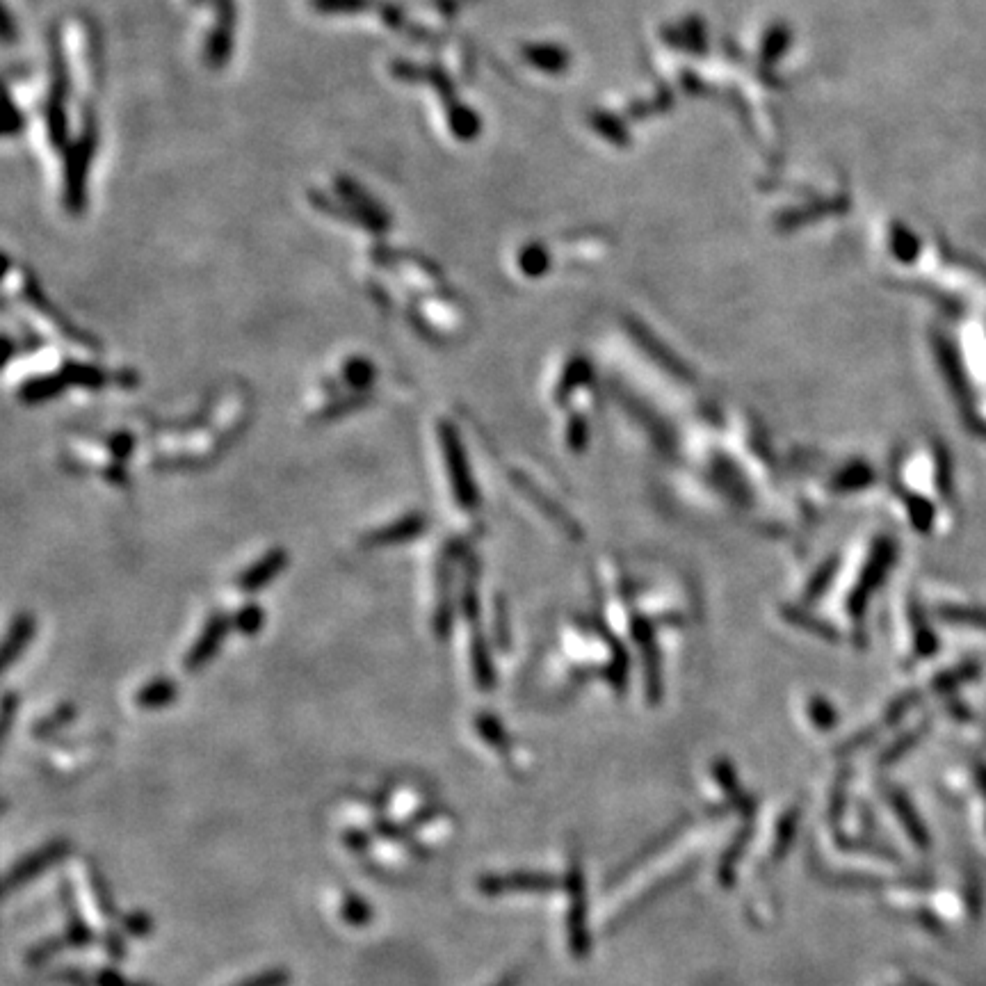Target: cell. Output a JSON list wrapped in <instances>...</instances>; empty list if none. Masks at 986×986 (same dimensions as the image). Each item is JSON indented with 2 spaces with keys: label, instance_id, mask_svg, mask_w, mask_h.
Masks as SVG:
<instances>
[{
  "label": "cell",
  "instance_id": "6da1fadb",
  "mask_svg": "<svg viewBox=\"0 0 986 986\" xmlns=\"http://www.w3.org/2000/svg\"><path fill=\"white\" fill-rule=\"evenodd\" d=\"M67 854V845L64 843H51L42 847V850L30 854L21 863L10 870V875L5 879V893H12L14 888H19L23 884H28L30 879H35L39 872H44L46 868H51L53 863H58L62 856Z\"/></svg>",
  "mask_w": 986,
  "mask_h": 986
},
{
  "label": "cell",
  "instance_id": "7a4b0ae2",
  "mask_svg": "<svg viewBox=\"0 0 986 986\" xmlns=\"http://www.w3.org/2000/svg\"><path fill=\"white\" fill-rule=\"evenodd\" d=\"M441 439H443V448H446V457H448V471H450L452 487H455V491H457L455 496L459 498V503H462V505H473L475 493H473V489H471V482H468L466 462H464V452H462V448H459L457 436L452 434V432L448 430V427H443Z\"/></svg>",
  "mask_w": 986,
  "mask_h": 986
},
{
  "label": "cell",
  "instance_id": "3957f363",
  "mask_svg": "<svg viewBox=\"0 0 986 986\" xmlns=\"http://www.w3.org/2000/svg\"><path fill=\"white\" fill-rule=\"evenodd\" d=\"M224 633H226V619L224 617L210 619L206 633L199 637V642L195 646H192L190 656H188V660H185V665H188V669L204 667L206 662L215 656L217 646L222 644Z\"/></svg>",
  "mask_w": 986,
  "mask_h": 986
},
{
  "label": "cell",
  "instance_id": "277c9868",
  "mask_svg": "<svg viewBox=\"0 0 986 986\" xmlns=\"http://www.w3.org/2000/svg\"><path fill=\"white\" fill-rule=\"evenodd\" d=\"M284 564H286V555L281 551H272L270 555H265L254 569L242 573L240 587L245 589V592H256V589L268 585L270 580L284 569Z\"/></svg>",
  "mask_w": 986,
  "mask_h": 986
},
{
  "label": "cell",
  "instance_id": "5b68a950",
  "mask_svg": "<svg viewBox=\"0 0 986 986\" xmlns=\"http://www.w3.org/2000/svg\"><path fill=\"white\" fill-rule=\"evenodd\" d=\"M418 532H423V519L420 516H404V519L395 521L389 528H384L382 532H375L368 541L370 544H398V541H407L411 537H416Z\"/></svg>",
  "mask_w": 986,
  "mask_h": 986
},
{
  "label": "cell",
  "instance_id": "8992f818",
  "mask_svg": "<svg viewBox=\"0 0 986 986\" xmlns=\"http://www.w3.org/2000/svg\"><path fill=\"white\" fill-rule=\"evenodd\" d=\"M174 699H176V688L174 683L169 681H153L149 685H144L140 694H137V703H140L142 708H163L169 706Z\"/></svg>",
  "mask_w": 986,
  "mask_h": 986
},
{
  "label": "cell",
  "instance_id": "52a82bcc",
  "mask_svg": "<svg viewBox=\"0 0 986 986\" xmlns=\"http://www.w3.org/2000/svg\"><path fill=\"white\" fill-rule=\"evenodd\" d=\"M30 635H32V621L28 617H21V619H16V624L14 628L10 630V635H7V642H5V651H3V658H5V667L10 665V662L19 656V653L26 649V644L30 640Z\"/></svg>",
  "mask_w": 986,
  "mask_h": 986
},
{
  "label": "cell",
  "instance_id": "ba28073f",
  "mask_svg": "<svg viewBox=\"0 0 986 986\" xmlns=\"http://www.w3.org/2000/svg\"><path fill=\"white\" fill-rule=\"evenodd\" d=\"M345 377L350 379L354 386H370V379H373V368H370L368 361L363 359H352L345 368Z\"/></svg>",
  "mask_w": 986,
  "mask_h": 986
},
{
  "label": "cell",
  "instance_id": "9c48e42d",
  "mask_svg": "<svg viewBox=\"0 0 986 986\" xmlns=\"http://www.w3.org/2000/svg\"><path fill=\"white\" fill-rule=\"evenodd\" d=\"M263 626V612L258 608H245L238 614V628L242 633H256Z\"/></svg>",
  "mask_w": 986,
  "mask_h": 986
},
{
  "label": "cell",
  "instance_id": "30bf717a",
  "mask_svg": "<svg viewBox=\"0 0 986 986\" xmlns=\"http://www.w3.org/2000/svg\"><path fill=\"white\" fill-rule=\"evenodd\" d=\"M286 984H288V975L286 973L268 971V973H263V975L249 977V980L242 982L240 986H286Z\"/></svg>",
  "mask_w": 986,
  "mask_h": 986
},
{
  "label": "cell",
  "instance_id": "8fae6325",
  "mask_svg": "<svg viewBox=\"0 0 986 986\" xmlns=\"http://www.w3.org/2000/svg\"><path fill=\"white\" fill-rule=\"evenodd\" d=\"M500 986H507V984H500Z\"/></svg>",
  "mask_w": 986,
  "mask_h": 986
}]
</instances>
